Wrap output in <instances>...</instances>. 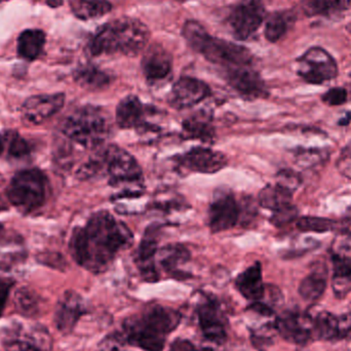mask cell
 I'll return each mask as SVG.
<instances>
[{"mask_svg": "<svg viewBox=\"0 0 351 351\" xmlns=\"http://www.w3.org/2000/svg\"><path fill=\"white\" fill-rule=\"evenodd\" d=\"M134 237L125 223L107 210L90 216L84 227H78L70 239V253L76 263L94 274L104 272L117 254L131 247Z\"/></svg>", "mask_w": 351, "mask_h": 351, "instance_id": "1", "label": "cell"}, {"mask_svg": "<svg viewBox=\"0 0 351 351\" xmlns=\"http://www.w3.org/2000/svg\"><path fill=\"white\" fill-rule=\"evenodd\" d=\"M179 313L160 305H152L130 317L123 325L128 343L145 351H162L167 337L179 325Z\"/></svg>", "mask_w": 351, "mask_h": 351, "instance_id": "2", "label": "cell"}, {"mask_svg": "<svg viewBox=\"0 0 351 351\" xmlns=\"http://www.w3.org/2000/svg\"><path fill=\"white\" fill-rule=\"evenodd\" d=\"M150 38V31L138 19L123 16L101 27L88 43L90 55L121 53L137 56L141 53Z\"/></svg>", "mask_w": 351, "mask_h": 351, "instance_id": "3", "label": "cell"}, {"mask_svg": "<svg viewBox=\"0 0 351 351\" xmlns=\"http://www.w3.org/2000/svg\"><path fill=\"white\" fill-rule=\"evenodd\" d=\"M182 34L193 51L204 56L208 61L223 66L225 69L253 64V56L247 47L213 37L195 21L186 22Z\"/></svg>", "mask_w": 351, "mask_h": 351, "instance_id": "4", "label": "cell"}, {"mask_svg": "<svg viewBox=\"0 0 351 351\" xmlns=\"http://www.w3.org/2000/svg\"><path fill=\"white\" fill-rule=\"evenodd\" d=\"M111 117L101 107H80L68 115L62 123L63 135L72 143L86 149H98L109 139Z\"/></svg>", "mask_w": 351, "mask_h": 351, "instance_id": "5", "label": "cell"}, {"mask_svg": "<svg viewBox=\"0 0 351 351\" xmlns=\"http://www.w3.org/2000/svg\"><path fill=\"white\" fill-rule=\"evenodd\" d=\"M47 180L37 169L16 173L6 189L8 202L22 214H31L47 199Z\"/></svg>", "mask_w": 351, "mask_h": 351, "instance_id": "6", "label": "cell"}, {"mask_svg": "<svg viewBox=\"0 0 351 351\" xmlns=\"http://www.w3.org/2000/svg\"><path fill=\"white\" fill-rule=\"evenodd\" d=\"M103 149L109 184L113 187L125 186L127 189L141 190L143 172L136 158L117 145L106 146Z\"/></svg>", "mask_w": 351, "mask_h": 351, "instance_id": "7", "label": "cell"}, {"mask_svg": "<svg viewBox=\"0 0 351 351\" xmlns=\"http://www.w3.org/2000/svg\"><path fill=\"white\" fill-rule=\"evenodd\" d=\"M297 71L308 84H324L337 77L338 66L326 49L315 47L301 56Z\"/></svg>", "mask_w": 351, "mask_h": 351, "instance_id": "8", "label": "cell"}, {"mask_svg": "<svg viewBox=\"0 0 351 351\" xmlns=\"http://www.w3.org/2000/svg\"><path fill=\"white\" fill-rule=\"evenodd\" d=\"M264 19L263 0H241L229 14L228 25L235 38L247 40L261 27Z\"/></svg>", "mask_w": 351, "mask_h": 351, "instance_id": "9", "label": "cell"}, {"mask_svg": "<svg viewBox=\"0 0 351 351\" xmlns=\"http://www.w3.org/2000/svg\"><path fill=\"white\" fill-rule=\"evenodd\" d=\"M158 112L152 107L145 106L138 97L131 95L121 101L117 107V123L121 129H136L140 133L160 131L158 125L148 123L147 117Z\"/></svg>", "mask_w": 351, "mask_h": 351, "instance_id": "10", "label": "cell"}, {"mask_svg": "<svg viewBox=\"0 0 351 351\" xmlns=\"http://www.w3.org/2000/svg\"><path fill=\"white\" fill-rule=\"evenodd\" d=\"M5 351H47L51 348V335L39 325L10 328L4 340Z\"/></svg>", "mask_w": 351, "mask_h": 351, "instance_id": "11", "label": "cell"}, {"mask_svg": "<svg viewBox=\"0 0 351 351\" xmlns=\"http://www.w3.org/2000/svg\"><path fill=\"white\" fill-rule=\"evenodd\" d=\"M241 206L231 192L223 190L215 194L208 208V226L213 233L232 228L239 222Z\"/></svg>", "mask_w": 351, "mask_h": 351, "instance_id": "12", "label": "cell"}, {"mask_svg": "<svg viewBox=\"0 0 351 351\" xmlns=\"http://www.w3.org/2000/svg\"><path fill=\"white\" fill-rule=\"evenodd\" d=\"M225 73L231 88L245 100H257L268 96L265 82L252 65L227 68Z\"/></svg>", "mask_w": 351, "mask_h": 351, "instance_id": "13", "label": "cell"}, {"mask_svg": "<svg viewBox=\"0 0 351 351\" xmlns=\"http://www.w3.org/2000/svg\"><path fill=\"white\" fill-rule=\"evenodd\" d=\"M276 329L285 340L299 346L308 343L315 333L313 319L300 311L282 313L276 319Z\"/></svg>", "mask_w": 351, "mask_h": 351, "instance_id": "14", "label": "cell"}, {"mask_svg": "<svg viewBox=\"0 0 351 351\" xmlns=\"http://www.w3.org/2000/svg\"><path fill=\"white\" fill-rule=\"evenodd\" d=\"M178 166L200 174H215L227 166V158L210 148L195 147L186 154L175 156Z\"/></svg>", "mask_w": 351, "mask_h": 351, "instance_id": "15", "label": "cell"}, {"mask_svg": "<svg viewBox=\"0 0 351 351\" xmlns=\"http://www.w3.org/2000/svg\"><path fill=\"white\" fill-rule=\"evenodd\" d=\"M210 95V86L206 82L185 76L173 86L168 99L169 104L177 110H183L199 104Z\"/></svg>", "mask_w": 351, "mask_h": 351, "instance_id": "16", "label": "cell"}, {"mask_svg": "<svg viewBox=\"0 0 351 351\" xmlns=\"http://www.w3.org/2000/svg\"><path fill=\"white\" fill-rule=\"evenodd\" d=\"M65 104L63 93L51 95H36L25 101L22 106V117L30 125H40L49 117L57 114Z\"/></svg>", "mask_w": 351, "mask_h": 351, "instance_id": "17", "label": "cell"}, {"mask_svg": "<svg viewBox=\"0 0 351 351\" xmlns=\"http://www.w3.org/2000/svg\"><path fill=\"white\" fill-rule=\"evenodd\" d=\"M84 313V299L74 291H67L62 295L56 307V327L62 334H69Z\"/></svg>", "mask_w": 351, "mask_h": 351, "instance_id": "18", "label": "cell"}, {"mask_svg": "<svg viewBox=\"0 0 351 351\" xmlns=\"http://www.w3.org/2000/svg\"><path fill=\"white\" fill-rule=\"evenodd\" d=\"M197 315L200 329L206 339L216 344L224 343L227 337L226 322L219 305L208 299L200 304Z\"/></svg>", "mask_w": 351, "mask_h": 351, "instance_id": "19", "label": "cell"}, {"mask_svg": "<svg viewBox=\"0 0 351 351\" xmlns=\"http://www.w3.org/2000/svg\"><path fill=\"white\" fill-rule=\"evenodd\" d=\"M172 57L160 45H152L144 53L142 70L148 82H156L165 80L172 71Z\"/></svg>", "mask_w": 351, "mask_h": 351, "instance_id": "20", "label": "cell"}, {"mask_svg": "<svg viewBox=\"0 0 351 351\" xmlns=\"http://www.w3.org/2000/svg\"><path fill=\"white\" fill-rule=\"evenodd\" d=\"M235 286L247 300L258 302L263 298L266 288L262 280V266L260 262H256L245 271L241 272L235 280Z\"/></svg>", "mask_w": 351, "mask_h": 351, "instance_id": "21", "label": "cell"}, {"mask_svg": "<svg viewBox=\"0 0 351 351\" xmlns=\"http://www.w3.org/2000/svg\"><path fill=\"white\" fill-rule=\"evenodd\" d=\"M184 139L200 140L204 143L213 142L216 136L212 117L204 111L187 117L182 123Z\"/></svg>", "mask_w": 351, "mask_h": 351, "instance_id": "22", "label": "cell"}, {"mask_svg": "<svg viewBox=\"0 0 351 351\" xmlns=\"http://www.w3.org/2000/svg\"><path fill=\"white\" fill-rule=\"evenodd\" d=\"M332 263L334 293L338 298H344L351 291V256L335 251L332 254Z\"/></svg>", "mask_w": 351, "mask_h": 351, "instance_id": "23", "label": "cell"}, {"mask_svg": "<svg viewBox=\"0 0 351 351\" xmlns=\"http://www.w3.org/2000/svg\"><path fill=\"white\" fill-rule=\"evenodd\" d=\"M315 334L322 340L337 339L350 332L348 321L339 319L329 311H322L313 319Z\"/></svg>", "mask_w": 351, "mask_h": 351, "instance_id": "24", "label": "cell"}, {"mask_svg": "<svg viewBox=\"0 0 351 351\" xmlns=\"http://www.w3.org/2000/svg\"><path fill=\"white\" fill-rule=\"evenodd\" d=\"M45 45V33L39 29L23 31L16 41L19 57L26 61H34L43 53Z\"/></svg>", "mask_w": 351, "mask_h": 351, "instance_id": "25", "label": "cell"}, {"mask_svg": "<svg viewBox=\"0 0 351 351\" xmlns=\"http://www.w3.org/2000/svg\"><path fill=\"white\" fill-rule=\"evenodd\" d=\"M327 269L319 264L301 282L299 286L300 296L309 303L321 299L327 289Z\"/></svg>", "mask_w": 351, "mask_h": 351, "instance_id": "26", "label": "cell"}, {"mask_svg": "<svg viewBox=\"0 0 351 351\" xmlns=\"http://www.w3.org/2000/svg\"><path fill=\"white\" fill-rule=\"evenodd\" d=\"M351 0H303L302 10L308 16H336L350 8Z\"/></svg>", "mask_w": 351, "mask_h": 351, "instance_id": "27", "label": "cell"}, {"mask_svg": "<svg viewBox=\"0 0 351 351\" xmlns=\"http://www.w3.org/2000/svg\"><path fill=\"white\" fill-rule=\"evenodd\" d=\"M74 80L86 90H98L110 84V76L94 65H84L74 72Z\"/></svg>", "mask_w": 351, "mask_h": 351, "instance_id": "28", "label": "cell"}, {"mask_svg": "<svg viewBox=\"0 0 351 351\" xmlns=\"http://www.w3.org/2000/svg\"><path fill=\"white\" fill-rule=\"evenodd\" d=\"M292 200L293 192L278 184L265 186L258 196L260 206L272 212L292 204Z\"/></svg>", "mask_w": 351, "mask_h": 351, "instance_id": "29", "label": "cell"}, {"mask_svg": "<svg viewBox=\"0 0 351 351\" xmlns=\"http://www.w3.org/2000/svg\"><path fill=\"white\" fill-rule=\"evenodd\" d=\"M156 257L162 269L171 274H176L180 266L189 261L190 254L186 247L181 245H169L158 249Z\"/></svg>", "mask_w": 351, "mask_h": 351, "instance_id": "30", "label": "cell"}, {"mask_svg": "<svg viewBox=\"0 0 351 351\" xmlns=\"http://www.w3.org/2000/svg\"><path fill=\"white\" fill-rule=\"evenodd\" d=\"M16 313L29 319L39 317L43 311L40 297L29 288H21L16 291L14 298Z\"/></svg>", "mask_w": 351, "mask_h": 351, "instance_id": "31", "label": "cell"}, {"mask_svg": "<svg viewBox=\"0 0 351 351\" xmlns=\"http://www.w3.org/2000/svg\"><path fill=\"white\" fill-rule=\"evenodd\" d=\"M70 6L80 20L100 18L111 10L108 0H70Z\"/></svg>", "mask_w": 351, "mask_h": 351, "instance_id": "32", "label": "cell"}, {"mask_svg": "<svg viewBox=\"0 0 351 351\" xmlns=\"http://www.w3.org/2000/svg\"><path fill=\"white\" fill-rule=\"evenodd\" d=\"M289 16L284 12H274L266 19L265 37L270 43H278L289 29Z\"/></svg>", "mask_w": 351, "mask_h": 351, "instance_id": "33", "label": "cell"}, {"mask_svg": "<svg viewBox=\"0 0 351 351\" xmlns=\"http://www.w3.org/2000/svg\"><path fill=\"white\" fill-rule=\"evenodd\" d=\"M337 222L323 217H302L297 221V228L302 232L323 233L337 228Z\"/></svg>", "mask_w": 351, "mask_h": 351, "instance_id": "34", "label": "cell"}, {"mask_svg": "<svg viewBox=\"0 0 351 351\" xmlns=\"http://www.w3.org/2000/svg\"><path fill=\"white\" fill-rule=\"evenodd\" d=\"M294 154L297 164L305 168H313L328 158V152L319 148H299Z\"/></svg>", "mask_w": 351, "mask_h": 351, "instance_id": "35", "label": "cell"}, {"mask_svg": "<svg viewBox=\"0 0 351 351\" xmlns=\"http://www.w3.org/2000/svg\"><path fill=\"white\" fill-rule=\"evenodd\" d=\"M298 217V210L294 204H289L284 208L274 210L270 218V222L276 227L286 226L290 223L294 222Z\"/></svg>", "mask_w": 351, "mask_h": 351, "instance_id": "36", "label": "cell"}, {"mask_svg": "<svg viewBox=\"0 0 351 351\" xmlns=\"http://www.w3.org/2000/svg\"><path fill=\"white\" fill-rule=\"evenodd\" d=\"M276 184L294 192L302 184V178L295 171L285 169V170L280 171L276 175Z\"/></svg>", "mask_w": 351, "mask_h": 351, "instance_id": "37", "label": "cell"}, {"mask_svg": "<svg viewBox=\"0 0 351 351\" xmlns=\"http://www.w3.org/2000/svg\"><path fill=\"white\" fill-rule=\"evenodd\" d=\"M348 93L344 88H333L326 92L322 100L329 106H340L348 101Z\"/></svg>", "mask_w": 351, "mask_h": 351, "instance_id": "38", "label": "cell"}, {"mask_svg": "<svg viewBox=\"0 0 351 351\" xmlns=\"http://www.w3.org/2000/svg\"><path fill=\"white\" fill-rule=\"evenodd\" d=\"M8 154L12 158H24L27 154H30V146L28 142L25 141L21 136L14 135L8 146Z\"/></svg>", "mask_w": 351, "mask_h": 351, "instance_id": "39", "label": "cell"}, {"mask_svg": "<svg viewBox=\"0 0 351 351\" xmlns=\"http://www.w3.org/2000/svg\"><path fill=\"white\" fill-rule=\"evenodd\" d=\"M337 168L342 175L351 179V143L342 150L337 162Z\"/></svg>", "mask_w": 351, "mask_h": 351, "instance_id": "40", "label": "cell"}, {"mask_svg": "<svg viewBox=\"0 0 351 351\" xmlns=\"http://www.w3.org/2000/svg\"><path fill=\"white\" fill-rule=\"evenodd\" d=\"M14 280L8 278H0V317L3 315L5 308L6 301L10 290L14 287Z\"/></svg>", "mask_w": 351, "mask_h": 351, "instance_id": "41", "label": "cell"}, {"mask_svg": "<svg viewBox=\"0 0 351 351\" xmlns=\"http://www.w3.org/2000/svg\"><path fill=\"white\" fill-rule=\"evenodd\" d=\"M96 351H123L121 339L115 336H108L99 344Z\"/></svg>", "mask_w": 351, "mask_h": 351, "instance_id": "42", "label": "cell"}, {"mask_svg": "<svg viewBox=\"0 0 351 351\" xmlns=\"http://www.w3.org/2000/svg\"><path fill=\"white\" fill-rule=\"evenodd\" d=\"M169 351H212L208 348H198L195 344L184 339H178L173 342Z\"/></svg>", "mask_w": 351, "mask_h": 351, "instance_id": "43", "label": "cell"}, {"mask_svg": "<svg viewBox=\"0 0 351 351\" xmlns=\"http://www.w3.org/2000/svg\"><path fill=\"white\" fill-rule=\"evenodd\" d=\"M351 123V112L346 113L343 117H341V119L339 121V125H342V127H346V125H350Z\"/></svg>", "mask_w": 351, "mask_h": 351, "instance_id": "44", "label": "cell"}, {"mask_svg": "<svg viewBox=\"0 0 351 351\" xmlns=\"http://www.w3.org/2000/svg\"><path fill=\"white\" fill-rule=\"evenodd\" d=\"M47 4L51 8H57L63 4V0H47Z\"/></svg>", "mask_w": 351, "mask_h": 351, "instance_id": "45", "label": "cell"}, {"mask_svg": "<svg viewBox=\"0 0 351 351\" xmlns=\"http://www.w3.org/2000/svg\"><path fill=\"white\" fill-rule=\"evenodd\" d=\"M8 210V204L2 199L1 196H0V212H4V210Z\"/></svg>", "mask_w": 351, "mask_h": 351, "instance_id": "46", "label": "cell"}, {"mask_svg": "<svg viewBox=\"0 0 351 351\" xmlns=\"http://www.w3.org/2000/svg\"><path fill=\"white\" fill-rule=\"evenodd\" d=\"M4 149V140L3 138H2V136L0 135V154H2V152H3Z\"/></svg>", "mask_w": 351, "mask_h": 351, "instance_id": "47", "label": "cell"}, {"mask_svg": "<svg viewBox=\"0 0 351 351\" xmlns=\"http://www.w3.org/2000/svg\"><path fill=\"white\" fill-rule=\"evenodd\" d=\"M2 229H3V227H2L1 223H0V233H1Z\"/></svg>", "mask_w": 351, "mask_h": 351, "instance_id": "48", "label": "cell"}]
</instances>
